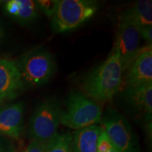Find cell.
I'll return each mask as SVG.
<instances>
[{
    "instance_id": "obj_6",
    "label": "cell",
    "mask_w": 152,
    "mask_h": 152,
    "mask_svg": "<svg viewBox=\"0 0 152 152\" xmlns=\"http://www.w3.org/2000/svg\"><path fill=\"white\" fill-rule=\"evenodd\" d=\"M100 127L106 133L118 152H135V139L129 123L115 111H109L102 117Z\"/></svg>"
},
{
    "instance_id": "obj_5",
    "label": "cell",
    "mask_w": 152,
    "mask_h": 152,
    "mask_svg": "<svg viewBox=\"0 0 152 152\" xmlns=\"http://www.w3.org/2000/svg\"><path fill=\"white\" fill-rule=\"evenodd\" d=\"M61 108L58 101L47 99L37 106L30 119L28 135L31 140L47 142L58 134Z\"/></svg>"
},
{
    "instance_id": "obj_9",
    "label": "cell",
    "mask_w": 152,
    "mask_h": 152,
    "mask_svg": "<svg viewBox=\"0 0 152 152\" xmlns=\"http://www.w3.org/2000/svg\"><path fill=\"white\" fill-rule=\"evenodd\" d=\"M24 87L16 62L0 58V104L14 99Z\"/></svg>"
},
{
    "instance_id": "obj_12",
    "label": "cell",
    "mask_w": 152,
    "mask_h": 152,
    "mask_svg": "<svg viewBox=\"0 0 152 152\" xmlns=\"http://www.w3.org/2000/svg\"><path fill=\"white\" fill-rule=\"evenodd\" d=\"M102 128L97 125L75 130L72 134L71 152H96Z\"/></svg>"
},
{
    "instance_id": "obj_14",
    "label": "cell",
    "mask_w": 152,
    "mask_h": 152,
    "mask_svg": "<svg viewBox=\"0 0 152 152\" xmlns=\"http://www.w3.org/2000/svg\"><path fill=\"white\" fill-rule=\"evenodd\" d=\"M126 98L131 105L143 111L148 119H151L152 112V83L142 86L129 88Z\"/></svg>"
},
{
    "instance_id": "obj_4",
    "label": "cell",
    "mask_w": 152,
    "mask_h": 152,
    "mask_svg": "<svg viewBox=\"0 0 152 152\" xmlns=\"http://www.w3.org/2000/svg\"><path fill=\"white\" fill-rule=\"evenodd\" d=\"M15 62L24 86L39 87L46 84L56 70L54 58L45 49L28 53Z\"/></svg>"
},
{
    "instance_id": "obj_21",
    "label": "cell",
    "mask_w": 152,
    "mask_h": 152,
    "mask_svg": "<svg viewBox=\"0 0 152 152\" xmlns=\"http://www.w3.org/2000/svg\"><path fill=\"white\" fill-rule=\"evenodd\" d=\"M4 39V29L2 25L0 23V45H1Z\"/></svg>"
},
{
    "instance_id": "obj_2",
    "label": "cell",
    "mask_w": 152,
    "mask_h": 152,
    "mask_svg": "<svg viewBox=\"0 0 152 152\" xmlns=\"http://www.w3.org/2000/svg\"><path fill=\"white\" fill-rule=\"evenodd\" d=\"M102 117L100 105L83 93L73 92L68 96L66 109L61 111L60 123L64 126L78 130L96 125Z\"/></svg>"
},
{
    "instance_id": "obj_1",
    "label": "cell",
    "mask_w": 152,
    "mask_h": 152,
    "mask_svg": "<svg viewBox=\"0 0 152 152\" xmlns=\"http://www.w3.org/2000/svg\"><path fill=\"white\" fill-rule=\"evenodd\" d=\"M123 73L121 58L113 49L108 58L85 77L83 94L95 102L110 101L121 88Z\"/></svg>"
},
{
    "instance_id": "obj_7",
    "label": "cell",
    "mask_w": 152,
    "mask_h": 152,
    "mask_svg": "<svg viewBox=\"0 0 152 152\" xmlns=\"http://www.w3.org/2000/svg\"><path fill=\"white\" fill-rule=\"evenodd\" d=\"M141 39L140 27L135 25L120 22L116 33L115 47L113 49L121 58L124 71L140 49Z\"/></svg>"
},
{
    "instance_id": "obj_3",
    "label": "cell",
    "mask_w": 152,
    "mask_h": 152,
    "mask_svg": "<svg viewBox=\"0 0 152 152\" xmlns=\"http://www.w3.org/2000/svg\"><path fill=\"white\" fill-rule=\"evenodd\" d=\"M97 9L98 4L94 1H57L56 9L52 17L53 30L56 33L75 30L94 16Z\"/></svg>"
},
{
    "instance_id": "obj_16",
    "label": "cell",
    "mask_w": 152,
    "mask_h": 152,
    "mask_svg": "<svg viewBox=\"0 0 152 152\" xmlns=\"http://www.w3.org/2000/svg\"><path fill=\"white\" fill-rule=\"evenodd\" d=\"M96 152H118L102 128L98 137Z\"/></svg>"
},
{
    "instance_id": "obj_17",
    "label": "cell",
    "mask_w": 152,
    "mask_h": 152,
    "mask_svg": "<svg viewBox=\"0 0 152 152\" xmlns=\"http://www.w3.org/2000/svg\"><path fill=\"white\" fill-rule=\"evenodd\" d=\"M56 0L54 1L52 0V1H37L36 4L38 9H41L44 14H46L47 16L52 18L56 9Z\"/></svg>"
},
{
    "instance_id": "obj_19",
    "label": "cell",
    "mask_w": 152,
    "mask_h": 152,
    "mask_svg": "<svg viewBox=\"0 0 152 152\" xmlns=\"http://www.w3.org/2000/svg\"><path fill=\"white\" fill-rule=\"evenodd\" d=\"M140 33L142 37H143L148 45H151L152 42V27L151 26H145L140 28Z\"/></svg>"
},
{
    "instance_id": "obj_18",
    "label": "cell",
    "mask_w": 152,
    "mask_h": 152,
    "mask_svg": "<svg viewBox=\"0 0 152 152\" xmlns=\"http://www.w3.org/2000/svg\"><path fill=\"white\" fill-rule=\"evenodd\" d=\"M47 142L31 140L21 152H46Z\"/></svg>"
},
{
    "instance_id": "obj_8",
    "label": "cell",
    "mask_w": 152,
    "mask_h": 152,
    "mask_svg": "<svg viewBox=\"0 0 152 152\" xmlns=\"http://www.w3.org/2000/svg\"><path fill=\"white\" fill-rule=\"evenodd\" d=\"M126 70H128L126 78V85L128 89L134 88V87L151 83V45H147V46L139 49Z\"/></svg>"
},
{
    "instance_id": "obj_10",
    "label": "cell",
    "mask_w": 152,
    "mask_h": 152,
    "mask_svg": "<svg viewBox=\"0 0 152 152\" xmlns=\"http://www.w3.org/2000/svg\"><path fill=\"white\" fill-rule=\"evenodd\" d=\"M24 105L23 102L0 107V134L15 140L21 136L23 128Z\"/></svg>"
},
{
    "instance_id": "obj_13",
    "label": "cell",
    "mask_w": 152,
    "mask_h": 152,
    "mask_svg": "<svg viewBox=\"0 0 152 152\" xmlns=\"http://www.w3.org/2000/svg\"><path fill=\"white\" fill-rule=\"evenodd\" d=\"M120 22L135 25L140 28L151 26L152 1L151 0L138 1L123 13Z\"/></svg>"
},
{
    "instance_id": "obj_20",
    "label": "cell",
    "mask_w": 152,
    "mask_h": 152,
    "mask_svg": "<svg viewBox=\"0 0 152 152\" xmlns=\"http://www.w3.org/2000/svg\"><path fill=\"white\" fill-rule=\"evenodd\" d=\"M0 152H16L14 146L7 140H0Z\"/></svg>"
},
{
    "instance_id": "obj_15",
    "label": "cell",
    "mask_w": 152,
    "mask_h": 152,
    "mask_svg": "<svg viewBox=\"0 0 152 152\" xmlns=\"http://www.w3.org/2000/svg\"><path fill=\"white\" fill-rule=\"evenodd\" d=\"M72 134H58L47 142L46 152H71Z\"/></svg>"
},
{
    "instance_id": "obj_11",
    "label": "cell",
    "mask_w": 152,
    "mask_h": 152,
    "mask_svg": "<svg viewBox=\"0 0 152 152\" xmlns=\"http://www.w3.org/2000/svg\"><path fill=\"white\" fill-rule=\"evenodd\" d=\"M4 11L7 16L19 24L27 25L38 16L36 1L32 0H10L4 6Z\"/></svg>"
}]
</instances>
